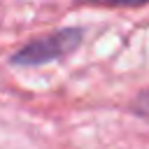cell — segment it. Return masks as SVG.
Listing matches in <instances>:
<instances>
[{"instance_id":"cell-1","label":"cell","mask_w":149,"mask_h":149,"mask_svg":"<svg viewBox=\"0 0 149 149\" xmlns=\"http://www.w3.org/2000/svg\"><path fill=\"white\" fill-rule=\"evenodd\" d=\"M81 40H84V30L81 28H61L56 33L42 35L37 40L28 42L26 47H21L12 56V65L35 68V65L61 61V58L70 56L72 51H77L79 44H81Z\"/></svg>"},{"instance_id":"cell-2","label":"cell","mask_w":149,"mask_h":149,"mask_svg":"<svg viewBox=\"0 0 149 149\" xmlns=\"http://www.w3.org/2000/svg\"><path fill=\"white\" fill-rule=\"evenodd\" d=\"M130 112L137 116V119H142V121H147L149 123V88H142L133 100H130Z\"/></svg>"}]
</instances>
